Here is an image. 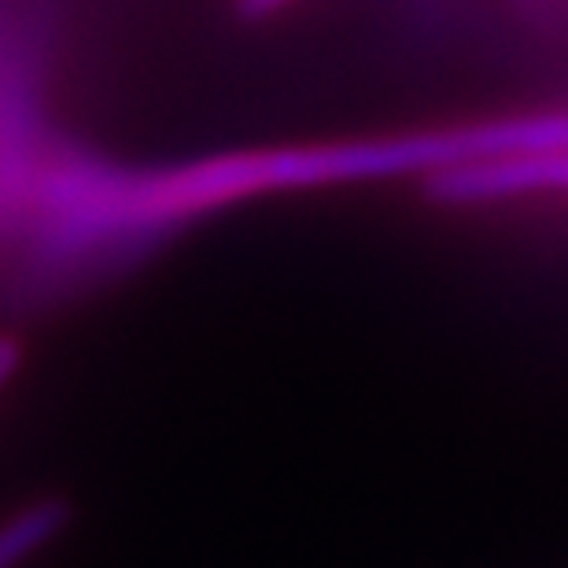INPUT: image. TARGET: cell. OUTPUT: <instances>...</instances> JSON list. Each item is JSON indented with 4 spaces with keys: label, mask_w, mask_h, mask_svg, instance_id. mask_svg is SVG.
Segmentation results:
<instances>
[{
    "label": "cell",
    "mask_w": 568,
    "mask_h": 568,
    "mask_svg": "<svg viewBox=\"0 0 568 568\" xmlns=\"http://www.w3.org/2000/svg\"><path fill=\"white\" fill-rule=\"evenodd\" d=\"M63 506L44 498L30 503L0 520V568H27L44 547H52L63 531Z\"/></svg>",
    "instance_id": "obj_3"
},
{
    "label": "cell",
    "mask_w": 568,
    "mask_h": 568,
    "mask_svg": "<svg viewBox=\"0 0 568 568\" xmlns=\"http://www.w3.org/2000/svg\"><path fill=\"white\" fill-rule=\"evenodd\" d=\"M49 11L0 0V277L27 295L93 288L244 203L281 196L274 148L119 159L52 108Z\"/></svg>",
    "instance_id": "obj_1"
},
{
    "label": "cell",
    "mask_w": 568,
    "mask_h": 568,
    "mask_svg": "<svg viewBox=\"0 0 568 568\" xmlns=\"http://www.w3.org/2000/svg\"><path fill=\"white\" fill-rule=\"evenodd\" d=\"M428 192L439 203L568 192V148H531V152H506L443 166L428 174Z\"/></svg>",
    "instance_id": "obj_2"
},
{
    "label": "cell",
    "mask_w": 568,
    "mask_h": 568,
    "mask_svg": "<svg viewBox=\"0 0 568 568\" xmlns=\"http://www.w3.org/2000/svg\"><path fill=\"white\" fill-rule=\"evenodd\" d=\"M281 4H288V0H241V11L247 19H266L270 11H277Z\"/></svg>",
    "instance_id": "obj_5"
},
{
    "label": "cell",
    "mask_w": 568,
    "mask_h": 568,
    "mask_svg": "<svg viewBox=\"0 0 568 568\" xmlns=\"http://www.w3.org/2000/svg\"><path fill=\"white\" fill-rule=\"evenodd\" d=\"M19 366V351L8 344V339H0V388L11 381V373Z\"/></svg>",
    "instance_id": "obj_4"
}]
</instances>
